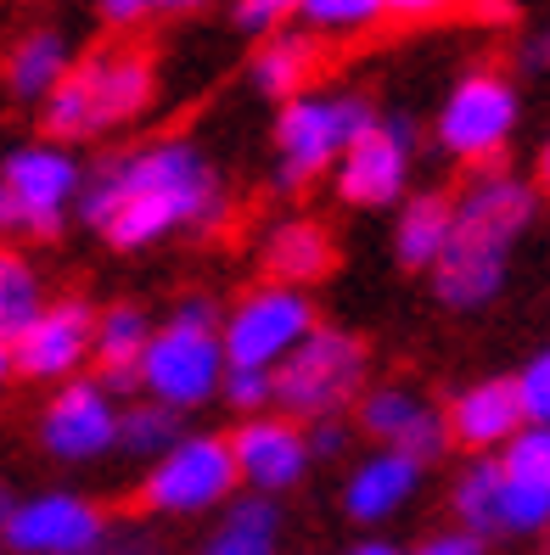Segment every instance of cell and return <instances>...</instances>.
Returning <instances> with one entry per match:
<instances>
[{"label":"cell","mask_w":550,"mask_h":555,"mask_svg":"<svg viewBox=\"0 0 550 555\" xmlns=\"http://www.w3.org/2000/svg\"><path fill=\"white\" fill-rule=\"evenodd\" d=\"M528 219V191L495 180L466 197V208L456 214L449 247L438 253V292L449 304H483L500 286V253L516 236V224Z\"/></svg>","instance_id":"cell-1"},{"label":"cell","mask_w":550,"mask_h":555,"mask_svg":"<svg viewBox=\"0 0 550 555\" xmlns=\"http://www.w3.org/2000/svg\"><path fill=\"white\" fill-rule=\"evenodd\" d=\"M360 371H366L360 343L343 337V332H315L293 359H286V371L276 376V399L298 415H327L354 393Z\"/></svg>","instance_id":"cell-2"},{"label":"cell","mask_w":550,"mask_h":555,"mask_svg":"<svg viewBox=\"0 0 550 555\" xmlns=\"http://www.w3.org/2000/svg\"><path fill=\"white\" fill-rule=\"evenodd\" d=\"M236 443H225V438H197V443H186L175 449L164 466L152 472V482L136 494L141 511H197L208 500H219L225 488L236 482Z\"/></svg>","instance_id":"cell-3"},{"label":"cell","mask_w":550,"mask_h":555,"mask_svg":"<svg viewBox=\"0 0 550 555\" xmlns=\"http://www.w3.org/2000/svg\"><path fill=\"white\" fill-rule=\"evenodd\" d=\"M371 113L360 102H332V107H320V102H293L281 118V146H286V185H304L320 163H327L337 146H354L366 135Z\"/></svg>","instance_id":"cell-4"},{"label":"cell","mask_w":550,"mask_h":555,"mask_svg":"<svg viewBox=\"0 0 550 555\" xmlns=\"http://www.w3.org/2000/svg\"><path fill=\"white\" fill-rule=\"evenodd\" d=\"M214 343H208V325H186L175 320V332H164L157 343H146L141 359V376L164 393L169 404H197L208 387H214Z\"/></svg>","instance_id":"cell-5"},{"label":"cell","mask_w":550,"mask_h":555,"mask_svg":"<svg viewBox=\"0 0 550 555\" xmlns=\"http://www.w3.org/2000/svg\"><path fill=\"white\" fill-rule=\"evenodd\" d=\"M309 332V304L286 298V292H265V298L242 304V314L231 320V337H225V348H231L236 371H258L270 365V359Z\"/></svg>","instance_id":"cell-6"},{"label":"cell","mask_w":550,"mask_h":555,"mask_svg":"<svg viewBox=\"0 0 550 555\" xmlns=\"http://www.w3.org/2000/svg\"><path fill=\"white\" fill-rule=\"evenodd\" d=\"M511 129V90L500 79H466L444 113V146L461 157H489Z\"/></svg>","instance_id":"cell-7"},{"label":"cell","mask_w":550,"mask_h":555,"mask_svg":"<svg viewBox=\"0 0 550 555\" xmlns=\"http://www.w3.org/2000/svg\"><path fill=\"white\" fill-rule=\"evenodd\" d=\"M85 332H90V314L85 304H62L51 314H35L23 332L7 343V365L23 371V376H56L68 371L79 348H85Z\"/></svg>","instance_id":"cell-8"},{"label":"cell","mask_w":550,"mask_h":555,"mask_svg":"<svg viewBox=\"0 0 550 555\" xmlns=\"http://www.w3.org/2000/svg\"><path fill=\"white\" fill-rule=\"evenodd\" d=\"M68 185H74V169L62 157H51V152L12 157V169H7V219L12 224H28L35 236H51L56 208H62V197H68Z\"/></svg>","instance_id":"cell-9"},{"label":"cell","mask_w":550,"mask_h":555,"mask_svg":"<svg viewBox=\"0 0 550 555\" xmlns=\"http://www.w3.org/2000/svg\"><path fill=\"white\" fill-rule=\"evenodd\" d=\"M95 533H102V516L79 500H35L7 521V539L35 555H79L95 544Z\"/></svg>","instance_id":"cell-10"},{"label":"cell","mask_w":550,"mask_h":555,"mask_svg":"<svg viewBox=\"0 0 550 555\" xmlns=\"http://www.w3.org/2000/svg\"><path fill=\"white\" fill-rule=\"evenodd\" d=\"M523 415H528L523 410V387H516V382H483V387H472L456 410H449V438L466 443V449H489Z\"/></svg>","instance_id":"cell-11"},{"label":"cell","mask_w":550,"mask_h":555,"mask_svg":"<svg viewBox=\"0 0 550 555\" xmlns=\"http://www.w3.org/2000/svg\"><path fill=\"white\" fill-rule=\"evenodd\" d=\"M118 427H113V415H107V404L95 399V387H68L56 404H51V415H46V443H51V454H95V449H107V438H113Z\"/></svg>","instance_id":"cell-12"},{"label":"cell","mask_w":550,"mask_h":555,"mask_svg":"<svg viewBox=\"0 0 550 555\" xmlns=\"http://www.w3.org/2000/svg\"><path fill=\"white\" fill-rule=\"evenodd\" d=\"M399 175H405L399 141L382 135V129H366V135L348 146V163H343V197H348V203H387V197L399 191Z\"/></svg>","instance_id":"cell-13"},{"label":"cell","mask_w":550,"mask_h":555,"mask_svg":"<svg viewBox=\"0 0 550 555\" xmlns=\"http://www.w3.org/2000/svg\"><path fill=\"white\" fill-rule=\"evenodd\" d=\"M236 461L253 482L265 488H281L304 472V438L293 427H281V421H258V427H242L236 438Z\"/></svg>","instance_id":"cell-14"},{"label":"cell","mask_w":550,"mask_h":555,"mask_svg":"<svg viewBox=\"0 0 550 555\" xmlns=\"http://www.w3.org/2000/svg\"><path fill=\"white\" fill-rule=\"evenodd\" d=\"M203 197L208 191H136V197H124V208L113 214L107 236H113V247H141L157 231H169L180 214H197Z\"/></svg>","instance_id":"cell-15"},{"label":"cell","mask_w":550,"mask_h":555,"mask_svg":"<svg viewBox=\"0 0 550 555\" xmlns=\"http://www.w3.org/2000/svg\"><path fill=\"white\" fill-rule=\"evenodd\" d=\"M90 68H95V124L129 118L152 95V62H146V51L90 56Z\"/></svg>","instance_id":"cell-16"},{"label":"cell","mask_w":550,"mask_h":555,"mask_svg":"<svg viewBox=\"0 0 550 555\" xmlns=\"http://www.w3.org/2000/svg\"><path fill=\"white\" fill-rule=\"evenodd\" d=\"M118 185H124V197H136V191H208V175L186 146H164V152H146L136 163H124Z\"/></svg>","instance_id":"cell-17"},{"label":"cell","mask_w":550,"mask_h":555,"mask_svg":"<svg viewBox=\"0 0 550 555\" xmlns=\"http://www.w3.org/2000/svg\"><path fill=\"white\" fill-rule=\"evenodd\" d=\"M332 264H337V247L327 242L320 224H286V231L270 242V258H265V270L276 281H315Z\"/></svg>","instance_id":"cell-18"},{"label":"cell","mask_w":550,"mask_h":555,"mask_svg":"<svg viewBox=\"0 0 550 555\" xmlns=\"http://www.w3.org/2000/svg\"><path fill=\"white\" fill-rule=\"evenodd\" d=\"M410 482H415V461H410V454H387V461H376V466H366L360 477H354L348 511H354V516L394 511V505L410 494Z\"/></svg>","instance_id":"cell-19"},{"label":"cell","mask_w":550,"mask_h":555,"mask_svg":"<svg viewBox=\"0 0 550 555\" xmlns=\"http://www.w3.org/2000/svg\"><path fill=\"white\" fill-rule=\"evenodd\" d=\"M95 359L113 387H129L136 382V365L146 359V337H141V314L136 309H113L102 320V337H95Z\"/></svg>","instance_id":"cell-20"},{"label":"cell","mask_w":550,"mask_h":555,"mask_svg":"<svg viewBox=\"0 0 550 555\" xmlns=\"http://www.w3.org/2000/svg\"><path fill=\"white\" fill-rule=\"evenodd\" d=\"M449 231H456V214H449L444 197L410 203V214L399 224V258L405 264H427V258H438L449 247Z\"/></svg>","instance_id":"cell-21"},{"label":"cell","mask_w":550,"mask_h":555,"mask_svg":"<svg viewBox=\"0 0 550 555\" xmlns=\"http://www.w3.org/2000/svg\"><path fill=\"white\" fill-rule=\"evenodd\" d=\"M320 46H309V40H281V46H270L265 56H258V85H265L270 95H298L315 74H320Z\"/></svg>","instance_id":"cell-22"},{"label":"cell","mask_w":550,"mask_h":555,"mask_svg":"<svg viewBox=\"0 0 550 555\" xmlns=\"http://www.w3.org/2000/svg\"><path fill=\"white\" fill-rule=\"evenodd\" d=\"M90 124H95V68L85 62V68H74L56 85V102L46 107L40 129L56 141V135H79V129H90Z\"/></svg>","instance_id":"cell-23"},{"label":"cell","mask_w":550,"mask_h":555,"mask_svg":"<svg viewBox=\"0 0 550 555\" xmlns=\"http://www.w3.org/2000/svg\"><path fill=\"white\" fill-rule=\"evenodd\" d=\"M270 544H276V511L265 500H247L203 555H270Z\"/></svg>","instance_id":"cell-24"},{"label":"cell","mask_w":550,"mask_h":555,"mask_svg":"<svg viewBox=\"0 0 550 555\" xmlns=\"http://www.w3.org/2000/svg\"><path fill=\"white\" fill-rule=\"evenodd\" d=\"M500 488H506V466H472L466 472L456 505H461V516L472 521V528H483V533L500 528Z\"/></svg>","instance_id":"cell-25"},{"label":"cell","mask_w":550,"mask_h":555,"mask_svg":"<svg viewBox=\"0 0 550 555\" xmlns=\"http://www.w3.org/2000/svg\"><path fill=\"white\" fill-rule=\"evenodd\" d=\"M62 79V46L51 40V35H35L17 56H12V85L23 90V95H35V90H46V85H56Z\"/></svg>","instance_id":"cell-26"},{"label":"cell","mask_w":550,"mask_h":555,"mask_svg":"<svg viewBox=\"0 0 550 555\" xmlns=\"http://www.w3.org/2000/svg\"><path fill=\"white\" fill-rule=\"evenodd\" d=\"M387 12L405 23H433V17H506V0H387Z\"/></svg>","instance_id":"cell-27"},{"label":"cell","mask_w":550,"mask_h":555,"mask_svg":"<svg viewBox=\"0 0 550 555\" xmlns=\"http://www.w3.org/2000/svg\"><path fill=\"white\" fill-rule=\"evenodd\" d=\"M550 516V488L539 482H516L506 472V488H500V528H539Z\"/></svg>","instance_id":"cell-28"},{"label":"cell","mask_w":550,"mask_h":555,"mask_svg":"<svg viewBox=\"0 0 550 555\" xmlns=\"http://www.w3.org/2000/svg\"><path fill=\"white\" fill-rule=\"evenodd\" d=\"M0 320H7V343L35 320V281L17 258H7V270H0Z\"/></svg>","instance_id":"cell-29"},{"label":"cell","mask_w":550,"mask_h":555,"mask_svg":"<svg viewBox=\"0 0 550 555\" xmlns=\"http://www.w3.org/2000/svg\"><path fill=\"white\" fill-rule=\"evenodd\" d=\"M506 472H511L516 482H539V488H550V421H545L539 433H528V438H516V443H511Z\"/></svg>","instance_id":"cell-30"},{"label":"cell","mask_w":550,"mask_h":555,"mask_svg":"<svg viewBox=\"0 0 550 555\" xmlns=\"http://www.w3.org/2000/svg\"><path fill=\"white\" fill-rule=\"evenodd\" d=\"M415 415H422V410H415L405 393H376V399L366 404V427H371L376 438H399Z\"/></svg>","instance_id":"cell-31"},{"label":"cell","mask_w":550,"mask_h":555,"mask_svg":"<svg viewBox=\"0 0 550 555\" xmlns=\"http://www.w3.org/2000/svg\"><path fill=\"white\" fill-rule=\"evenodd\" d=\"M118 433H124L129 449H164V443L175 438V415H169V410H136Z\"/></svg>","instance_id":"cell-32"},{"label":"cell","mask_w":550,"mask_h":555,"mask_svg":"<svg viewBox=\"0 0 550 555\" xmlns=\"http://www.w3.org/2000/svg\"><path fill=\"white\" fill-rule=\"evenodd\" d=\"M304 12L315 23H371L376 12H387V0H304Z\"/></svg>","instance_id":"cell-33"},{"label":"cell","mask_w":550,"mask_h":555,"mask_svg":"<svg viewBox=\"0 0 550 555\" xmlns=\"http://www.w3.org/2000/svg\"><path fill=\"white\" fill-rule=\"evenodd\" d=\"M394 443H399V454H410V461H433V454L444 449V427H438V421L422 410V415H415V421H410V427H405Z\"/></svg>","instance_id":"cell-34"},{"label":"cell","mask_w":550,"mask_h":555,"mask_svg":"<svg viewBox=\"0 0 550 555\" xmlns=\"http://www.w3.org/2000/svg\"><path fill=\"white\" fill-rule=\"evenodd\" d=\"M516 387H523V410H528V415H539V421H550V353H545V359H534L528 376L516 382Z\"/></svg>","instance_id":"cell-35"},{"label":"cell","mask_w":550,"mask_h":555,"mask_svg":"<svg viewBox=\"0 0 550 555\" xmlns=\"http://www.w3.org/2000/svg\"><path fill=\"white\" fill-rule=\"evenodd\" d=\"M265 393H276V382H265L258 371H236V376H231V399H236L242 410H247V404H258Z\"/></svg>","instance_id":"cell-36"},{"label":"cell","mask_w":550,"mask_h":555,"mask_svg":"<svg viewBox=\"0 0 550 555\" xmlns=\"http://www.w3.org/2000/svg\"><path fill=\"white\" fill-rule=\"evenodd\" d=\"M286 7H298V0H247V7H242V23H247V28H265V23L281 17Z\"/></svg>","instance_id":"cell-37"},{"label":"cell","mask_w":550,"mask_h":555,"mask_svg":"<svg viewBox=\"0 0 550 555\" xmlns=\"http://www.w3.org/2000/svg\"><path fill=\"white\" fill-rule=\"evenodd\" d=\"M79 555H152L141 539H118V544H95V550H79Z\"/></svg>","instance_id":"cell-38"},{"label":"cell","mask_w":550,"mask_h":555,"mask_svg":"<svg viewBox=\"0 0 550 555\" xmlns=\"http://www.w3.org/2000/svg\"><path fill=\"white\" fill-rule=\"evenodd\" d=\"M422 555H477V539H438V544H427Z\"/></svg>","instance_id":"cell-39"},{"label":"cell","mask_w":550,"mask_h":555,"mask_svg":"<svg viewBox=\"0 0 550 555\" xmlns=\"http://www.w3.org/2000/svg\"><path fill=\"white\" fill-rule=\"evenodd\" d=\"M146 7H157V0H107V17L124 23V17H141Z\"/></svg>","instance_id":"cell-40"},{"label":"cell","mask_w":550,"mask_h":555,"mask_svg":"<svg viewBox=\"0 0 550 555\" xmlns=\"http://www.w3.org/2000/svg\"><path fill=\"white\" fill-rule=\"evenodd\" d=\"M315 443H320V449H327V454H332V449L343 443V433H337V427H320V438H315Z\"/></svg>","instance_id":"cell-41"},{"label":"cell","mask_w":550,"mask_h":555,"mask_svg":"<svg viewBox=\"0 0 550 555\" xmlns=\"http://www.w3.org/2000/svg\"><path fill=\"white\" fill-rule=\"evenodd\" d=\"M539 185L550 191V146H545V157H539Z\"/></svg>","instance_id":"cell-42"},{"label":"cell","mask_w":550,"mask_h":555,"mask_svg":"<svg viewBox=\"0 0 550 555\" xmlns=\"http://www.w3.org/2000/svg\"><path fill=\"white\" fill-rule=\"evenodd\" d=\"M354 555H394V550H382V544H366V550H354Z\"/></svg>","instance_id":"cell-43"},{"label":"cell","mask_w":550,"mask_h":555,"mask_svg":"<svg viewBox=\"0 0 550 555\" xmlns=\"http://www.w3.org/2000/svg\"><path fill=\"white\" fill-rule=\"evenodd\" d=\"M157 7H203V0H157Z\"/></svg>","instance_id":"cell-44"},{"label":"cell","mask_w":550,"mask_h":555,"mask_svg":"<svg viewBox=\"0 0 550 555\" xmlns=\"http://www.w3.org/2000/svg\"><path fill=\"white\" fill-rule=\"evenodd\" d=\"M545 56H550V51H545Z\"/></svg>","instance_id":"cell-45"}]
</instances>
